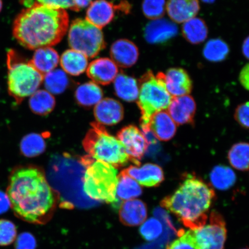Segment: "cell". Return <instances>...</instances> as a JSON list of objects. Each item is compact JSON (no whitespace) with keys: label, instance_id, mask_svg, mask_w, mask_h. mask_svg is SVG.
Masks as SVG:
<instances>
[{"label":"cell","instance_id":"cell-35","mask_svg":"<svg viewBox=\"0 0 249 249\" xmlns=\"http://www.w3.org/2000/svg\"><path fill=\"white\" fill-rule=\"evenodd\" d=\"M163 232V225L160 220L155 217L146 220L140 229V232L145 240H155Z\"/></svg>","mask_w":249,"mask_h":249},{"label":"cell","instance_id":"cell-10","mask_svg":"<svg viewBox=\"0 0 249 249\" xmlns=\"http://www.w3.org/2000/svg\"><path fill=\"white\" fill-rule=\"evenodd\" d=\"M117 139L125 149L129 160L138 166L148 147L149 142L144 134L138 127L129 125L118 133Z\"/></svg>","mask_w":249,"mask_h":249},{"label":"cell","instance_id":"cell-44","mask_svg":"<svg viewBox=\"0 0 249 249\" xmlns=\"http://www.w3.org/2000/svg\"><path fill=\"white\" fill-rule=\"evenodd\" d=\"M242 52L245 57L249 60V36L245 39L243 43Z\"/></svg>","mask_w":249,"mask_h":249},{"label":"cell","instance_id":"cell-34","mask_svg":"<svg viewBox=\"0 0 249 249\" xmlns=\"http://www.w3.org/2000/svg\"><path fill=\"white\" fill-rule=\"evenodd\" d=\"M142 7L146 18L152 20H158L164 15L166 3L165 0H144Z\"/></svg>","mask_w":249,"mask_h":249},{"label":"cell","instance_id":"cell-19","mask_svg":"<svg viewBox=\"0 0 249 249\" xmlns=\"http://www.w3.org/2000/svg\"><path fill=\"white\" fill-rule=\"evenodd\" d=\"M120 208V219L124 225L138 226L147 220V206L139 199L124 201Z\"/></svg>","mask_w":249,"mask_h":249},{"label":"cell","instance_id":"cell-12","mask_svg":"<svg viewBox=\"0 0 249 249\" xmlns=\"http://www.w3.org/2000/svg\"><path fill=\"white\" fill-rule=\"evenodd\" d=\"M164 83L167 91L172 97L188 95L193 85L188 72L180 68H172L164 74Z\"/></svg>","mask_w":249,"mask_h":249},{"label":"cell","instance_id":"cell-43","mask_svg":"<svg viewBox=\"0 0 249 249\" xmlns=\"http://www.w3.org/2000/svg\"><path fill=\"white\" fill-rule=\"evenodd\" d=\"M73 3V11H79L86 8L92 2V0H71Z\"/></svg>","mask_w":249,"mask_h":249},{"label":"cell","instance_id":"cell-28","mask_svg":"<svg viewBox=\"0 0 249 249\" xmlns=\"http://www.w3.org/2000/svg\"><path fill=\"white\" fill-rule=\"evenodd\" d=\"M55 105V98L46 90L36 91L31 96L29 106L31 111L39 116H46L51 113Z\"/></svg>","mask_w":249,"mask_h":249},{"label":"cell","instance_id":"cell-6","mask_svg":"<svg viewBox=\"0 0 249 249\" xmlns=\"http://www.w3.org/2000/svg\"><path fill=\"white\" fill-rule=\"evenodd\" d=\"M7 67L8 92L20 104L37 91L44 76L14 50L8 52Z\"/></svg>","mask_w":249,"mask_h":249},{"label":"cell","instance_id":"cell-45","mask_svg":"<svg viewBox=\"0 0 249 249\" xmlns=\"http://www.w3.org/2000/svg\"><path fill=\"white\" fill-rule=\"evenodd\" d=\"M202 1L207 3H213L214 0H202Z\"/></svg>","mask_w":249,"mask_h":249},{"label":"cell","instance_id":"cell-23","mask_svg":"<svg viewBox=\"0 0 249 249\" xmlns=\"http://www.w3.org/2000/svg\"><path fill=\"white\" fill-rule=\"evenodd\" d=\"M60 60L65 72L72 76H79L85 72L89 66L88 58L82 53L73 49L65 51Z\"/></svg>","mask_w":249,"mask_h":249},{"label":"cell","instance_id":"cell-7","mask_svg":"<svg viewBox=\"0 0 249 249\" xmlns=\"http://www.w3.org/2000/svg\"><path fill=\"white\" fill-rule=\"evenodd\" d=\"M91 127L83 142L89 156L116 168L126 164L129 158L120 140L110 135L100 124L93 123Z\"/></svg>","mask_w":249,"mask_h":249},{"label":"cell","instance_id":"cell-2","mask_svg":"<svg viewBox=\"0 0 249 249\" xmlns=\"http://www.w3.org/2000/svg\"><path fill=\"white\" fill-rule=\"evenodd\" d=\"M69 26V17L63 8L34 4L15 18L13 34L21 46L34 50L60 42Z\"/></svg>","mask_w":249,"mask_h":249},{"label":"cell","instance_id":"cell-14","mask_svg":"<svg viewBox=\"0 0 249 249\" xmlns=\"http://www.w3.org/2000/svg\"><path fill=\"white\" fill-rule=\"evenodd\" d=\"M123 171L140 185L146 187L158 186L164 179L162 169L153 163H146L142 167L132 166Z\"/></svg>","mask_w":249,"mask_h":249},{"label":"cell","instance_id":"cell-38","mask_svg":"<svg viewBox=\"0 0 249 249\" xmlns=\"http://www.w3.org/2000/svg\"><path fill=\"white\" fill-rule=\"evenodd\" d=\"M36 241L30 232H23L17 236L15 240V249H36Z\"/></svg>","mask_w":249,"mask_h":249},{"label":"cell","instance_id":"cell-17","mask_svg":"<svg viewBox=\"0 0 249 249\" xmlns=\"http://www.w3.org/2000/svg\"><path fill=\"white\" fill-rule=\"evenodd\" d=\"M200 7L198 0H168L166 11L174 22L185 23L197 16Z\"/></svg>","mask_w":249,"mask_h":249},{"label":"cell","instance_id":"cell-46","mask_svg":"<svg viewBox=\"0 0 249 249\" xmlns=\"http://www.w3.org/2000/svg\"><path fill=\"white\" fill-rule=\"evenodd\" d=\"M2 8V2L1 0H0V12H1Z\"/></svg>","mask_w":249,"mask_h":249},{"label":"cell","instance_id":"cell-32","mask_svg":"<svg viewBox=\"0 0 249 249\" xmlns=\"http://www.w3.org/2000/svg\"><path fill=\"white\" fill-rule=\"evenodd\" d=\"M46 91L52 94L58 95L64 92L69 85L66 73L61 70H54L44 76Z\"/></svg>","mask_w":249,"mask_h":249},{"label":"cell","instance_id":"cell-13","mask_svg":"<svg viewBox=\"0 0 249 249\" xmlns=\"http://www.w3.org/2000/svg\"><path fill=\"white\" fill-rule=\"evenodd\" d=\"M168 110L176 124H193L196 111V102L189 95L173 97Z\"/></svg>","mask_w":249,"mask_h":249},{"label":"cell","instance_id":"cell-11","mask_svg":"<svg viewBox=\"0 0 249 249\" xmlns=\"http://www.w3.org/2000/svg\"><path fill=\"white\" fill-rule=\"evenodd\" d=\"M86 71L87 76L92 82L103 86L114 82L118 74L117 65L108 58H98L92 61Z\"/></svg>","mask_w":249,"mask_h":249},{"label":"cell","instance_id":"cell-30","mask_svg":"<svg viewBox=\"0 0 249 249\" xmlns=\"http://www.w3.org/2000/svg\"><path fill=\"white\" fill-rule=\"evenodd\" d=\"M46 142L39 134L31 133L25 136L20 144L21 153L27 158L38 157L45 152Z\"/></svg>","mask_w":249,"mask_h":249},{"label":"cell","instance_id":"cell-31","mask_svg":"<svg viewBox=\"0 0 249 249\" xmlns=\"http://www.w3.org/2000/svg\"><path fill=\"white\" fill-rule=\"evenodd\" d=\"M230 164L234 169L240 171L249 169V144L239 142L232 146L228 154Z\"/></svg>","mask_w":249,"mask_h":249},{"label":"cell","instance_id":"cell-37","mask_svg":"<svg viewBox=\"0 0 249 249\" xmlns=\"http://www.w3.org/2000/svg\"><path fill=\"white\" fill-rule=\"evenodd\" d=\"M27 8L34 4H41L55 8H70L72 10L73 3L71 0H21Z\"/></svg>","mask_w":249,"mask_h":249},{"label":"cell","instance_id":"cell-18","mask_svg":"<svg viewBox=\"0 0 249 249\" xmlns=\"http://www.w3.org/2000/svg\"><path fill=\"white\" fill-rule=\"evenodd\" d=\"M178 33V28L171 21L160 19L152 20L145 27L144 37L149 43L158 44L174 38Z\"/></svg>","mask_w":249,"mask_h":249},{"label":"cell","instance_id":"cell-5","mask_svg":"<svg viewBox=\"0 0 249 249\" xmlns=\"http://www.w3.org/2000/svg\"><path fill=\"white\" fill-rule=\"evenodd\" d=\"M139 83L138 104L141 111L142 131L146 135L150 133L149 124L152 116L157 112L166 110L173 97L165 86L163 72L155 76L151 71H148L140 78Z\"/></svg>","mask_w":249,"mask_h":249},{"label":"cell","instance_id":"cell-27","mask_svg":"<svg viewBox=\"0 0 249 249\" xmlns=\"http://www.w3.org/2000/svg\"><path fill=\"white\" fill-rule=\"evenodd\" d=\"M103 97L101 87L93 82H89L80 86L75 92V98L80 105L91 107L98 104Z\"/></svg>","mask_w":249,"mask_h":249},{"label":"cell","instance_id":"cell-4","mask_svg":"<svg viewBox=\"0 0 249 249\" xmlns=\"http://www.w3.org/2000/svg\"><path fill=\"white\" fill-rule=\"evenodd\" d=\"M80 162L85 167L83 179L84 193L93 200L117 206L120 202L116 196L117 168L104 161L95 160L89 155L81 159Z\"/></svg>","mask_w":249,"mask_h":249},{"label":"cell","instance_id":"cell-9","mask_svg":"<svg viewBox=\"0 0 249 249\" xmlns=\"http://www.w3.org/2000/svg\"><path fill=\"white\" fill-rule=\"evenodd\" d=\"M178 235L196 249H224L227 238L226 222L216 211L212 212L209 223L198 229L179 231Z\"/></svg>","mask_w":249,"mask_h":249},{"label":"cell","instance_id":"cell-33","mask_svg":"<svg viewBox=\"0 0 249 249\" xmlns=\"http://www.w3.org/2000/svg\"><path fill=\"white\" fill-rule=\"evenodd\" d=\"M229 52L228 45L220 39L210 40L203 49L204 57L211 62H216L225 60Z\"/></svg>","mask_w":249,"mask_h":249},{"label":"cell","instance_id":"cell-1","mask_svg":"<svg viewBox=\"0 0 249 249\" xmlns=\"http://www.w3.org/2000/svg\"><path fill=\"white\" fill-rule=\"evenodd\" d=\"M7 195L15 215L35 225H44L51 219L58 200L44 172L30 165L12 170Z\"/></svg>","mask_w":249,"mask_h":249},{"label":"cell","instance_id":"cell-16","mask_svg":"<svg viewBox=\"0 0 249 249\" xmlns=\"http://www.w3.org/2000/svg\"><path fill=\"white\" fill-rule=\"evenodd\" d=\"M138 47L129 40L121 39L111 45V60L121 68H129L136 64L139 58Z\"/></svg>","mask_w":249,"mask_h":249},{"label":"cell","instance_id":"cell-36","mask_svg":"<svg viewBox=\"0 0 249 249\" xmlns=\"http://www.w3.org/2000/svg\"><path fill=\"white\" fill-rule=\"evenodd\" d=\"M17 238V229L11 221L0 219V246L7 247L13 244Z\"/></svg>","mask_w":249,"mask_h":249},{"label":"cell","instance_id":"cell-29","mask_svg":"<svg viewBox=\"0 0 249 249\" xmlns=\"http://www.w3.org/2000/svg\"><path fill=\"white\" fill-rule=\"evenodd\" d=\"M210 179L214 188L225 191L235 184L236 177L231 168L220 165L214 167L212 170Z\"/></svg>","mask_w":249,"mask_h":249},{"label":"cell","instance_id":"cell-8","mask_svg":"<svg viewBox=\"0 0 249 249\" xmlns=\"http://www.w3.org/2000/svg\"><path fill=\"white\" fill-rule=\"evenodd\" d=\"M68 43L71 49L82 53L87 58L95 57L105 48L101 29L82 18H77L71 22Z\"/></svg>","mask_w":249,"mask_h":249},{"label":"cell","instance_id":"cell-15","mask_svg":"<svg viewBox=\"0 0 249 249\" xmlns=\"http://www.w3.org/2000/svg\"><path fill=\"white\" fill-rule=\"evenodd\" d=\"M94 116L98 123L113 125L124 117V108L121 103L112 98H105L95 105Z\"/></svg>","mask_w":249,"mask_h":249},{"label":"cell","instance_id":"cell-47","mask_svg":"<svg viewBox=\"0 0 249 249\" xmlns=\"http://www.w3.org/2000/svg\"></svg>","mask_w":249,"mask_h":249},{"label":"cell","instance_id":"cell-24","mask_svg":"<svg viewBox=\"0 0 249 249\" xmlns=\"http://www.w3.org/2000/svg\"><path fill=\"white\" fill-rule=\"evenodd\" d=\"M114 86L117 96L123 100L132 102L138 99L139 86L134 78L124 73L118 74L114 80Z\"/></svg>","mask_w":249,"mask_h":249},{"label":"cell","instance_id":"cell-20","mask_svg":"<svg viewBox=\"0 0 249 249\" xmlns=\"http://www.w3.org/2000/svg\"><path fill=\"white\" fill-rule=\"evenodd\" d=\"M149 130L156 139L166 142L175 136L177 125L169 113L163 110L157 112L152 116L149 124Z\"/></svg>","mask_w":249,"mask_h":249},{"label":"cell","instance_id":"cell-22","mask_svg":"<svg viewBox=\"0 0 249 249\" xmlns=\"http://www.w3.org/2000/svg\"><path fill=\"white\" fill-rule=\"evenodd\" d=\"M30 61L34 67L45 76L58 66L60 57L57 51L51 47H44L36 49L32 60Z\"/></svg>","mask_w":249,"mask_h":249},{"label":"cell","instance_id":"cell-21","mask_svg":"<svg viewBox=\"0 0 249 249\" xmlns=\"http://www.w3.org/2000/svg\"><path fill=\"white\" fill-rule=\"evenodd\" d=\"M116 7L107 0H96L87 9L86 19L102 29L113 20Z\"/></svg>","mask_w":249,"mask_h":249},{"label":"cell","instance_id":"cell-26","mask_svg":"<svg viewBox=\"0 0 249 249\" xmlns=\"http://www.w3.org/2000/svg\"><path fill=\"white\" fill-rule=\"evenodd\" d=\"M142 193L141 186L124 171L118 176L116 196L118 200L127 201L136 199Z\"/></svg>","mask_w":249,"mask_h":249},{"label":"cell","instance_id":"cell-25","mask_svg":"<svg viewBox=\"0 0 249 249\" xmlns=\"http://www.w3.org/2000/svg\"><path fill=\"white\" fill-rule=\"evenodd\" d=\"M182 31L187 41L195 45L204 42L208 34V27L205 21L196 17L183 23Z\"/></svg>","mask_w":249,"mask_h":249},{"label":"cell","instance_id":"cell-39","mask_svg":"<svg viewBox=\"0 0 249 249\" xmlns=\"http://www.w3.org/2000/svg\"><path fill=\"white\" fill-rule=\"evenodd\" d=\"M234 117L241 126L249 129V102L244 103L236 107Z\"/></svg>","mask_w":249,"mask_h":249},{"label":"cell","instance_id":"cell-42","mask_svg":"<svg viewBox=\"0 0 249 249\" xmlns=\"http://www.w3.org/2000/svg\"><path fill=\"white\" fill-rule=\"evenodd\" d=\"M10 207V201L7 194L0 191V214L6 213Z\"/></svg>","mask_w":249,"mask_h":249},{"label":"cell","instance_id":"cell-40","mask_svg":"<svg viewBox=\"0 0 249 249\" xmlns=\"http://www.w3.org/2000/svg\"><path fill=\"white\" fill-rule=\"evenodd\" d=\"M179 238L167 245L166 249H196L194 246L182 237L178 235Z\"/></svg>","mask_w":249,"mask_h":249},{"label":"cell","instance_id":"cell-41","mask_svg":"<svg viewBox=\"0 0 249 249\" xmlns=\"http://www.w3.org/2000/svg\"><path fill=\"white\" fill-rule=\"evenodd\" d=\"M239 81L241 85L249 91V64L242 68L239 74Z\"/></svg>","mask_w":249,"mask_h":249},{"label":"cell","instance_id":"cell-3","mask_svg":"<svg viewBox=\"0 0 249 249\" xmlns=\"http://www.w3.org/2000/svg\"><path fill=\"white\" fill-rule=\"evenodd\" d=\"M214 197L215 194L210 185L189 175L172 195L161 200L160 205L185 227L196 230L206 225L208 211Z\"/></svg>","mask_w":249,"mask_h":249}]
</instances>
